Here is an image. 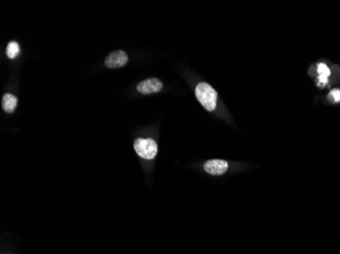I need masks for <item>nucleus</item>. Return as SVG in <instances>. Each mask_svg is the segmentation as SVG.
Wrapping results in <instances>:
<instances>
[{"label": "nucleus", "instance_id": "obj_1", "mask_svg": "<svg viewBox=\"0 0 340 254\" xmlns=\"http://www.w3.org/2000/svg\"><path fill=\"white\" fill-rule=\"evenodd\" d=\"M196 97L207 111H213L216 108L217 93L210 85L200 83L196 88Z\"/></svg>", "mask_w": 340, "mask_h": 254}, {"label": "nucleus", "instance_id": "obj_2", "mask_svg": "<svg viewBox=\"0 0 340 254\" xmlns=\"http://www.w3.org/2000/svg\"><path fill=\"white\" fill-rule=\"evenodd\" d=\"M134 148L136 153L146 160L154 159L158 152L157 143L152 138H137L134 142Z\"/></svg>", "mask_w": 340, "mask_h": 254}, {"label": "nucleus", "instance_id": "obj_3", "mask_svg": "<svg viewBox=\"0 0 340 254\" xmlns=\"http://www.w3.org/2000/svg\"><path fill=\"white\" fill-rule=\"evenodd\" d=\"M129 57L127 53L122 50H117L111 52L105 59V65L108 68H119L127 64Z\"/></svg>", "mask_w": 340, "mask_h": 254}, {"label": "nucleus", "instance_id": "obj_4", "mask_svg": "<svg viewBox=\"0 0 340 254\" xmlns=\"http://www.w3.org/2000/svg\"><path fill=\"white\" fill-rule=\"evenodd\" d=\"M162 88H163V84L161 81H159L158 79H149V80L141 82L138 85L137 90L139 93L143 95H149V94L160 92Z\"/></svg>", "mask_w": 340, "mask_h": 254}, {"label": "nucleus", "instance_id": "obj_5", "mask_svg": "<svg viewBox=\"0 0 340 254\" xmlns=\"http://www.w3.org/2000/svg\"><path fill=\"white\" fill-rule=\"evenodd\" d=\"M204 169L211 175L219 176L228 170V163L224 160H209L204 164Z\"/></svg>", "mask_w": 340, "mask_h": 254}, {"label": "nucleus", "instance_id": "obj_6", "mask_svg": "<svg viewBox=\"0 0 340 254\" xmlns=\"http://www.w3.org/2000/svg\"><path fill=\"white\" fill-rule=\"evenodd\" d=\"M18 99L13 94H6L3 97V109L7 113H13L16 110Z\"/></svg>", "mask_w": 340, "mask_h": 254}, {"label": "nucleus", "instance_id": "obj_7", "mask_svg": "<svg viewBox=\"0 0 340 254\" xmlns=\"http://www.w3.org/2000/svg\"><path fill=\"white\" fill-rule=\"evenodd\" d=\"M20 54V45L15 42L12 41L9 43L8 47H7V55L10 59H15L18 55Z\"/></svg>", "mask_w": 340, "mask_h": 254}, {"label": "nucleus", "instance_id": "obj_8", "mask_svg": "<svg viewBox=\"0 0 340 254\" xmlns=\"http://www.w3.org/2000/svg\"><path fill=\"white\" fill-rule=\"evenodd\" d=\"M318 72L320 74V76H325V77H329L330 76V69L328 68V66L324 63H320L318 65Z\"/></svg>", "mask_w": 340, "mask_h": 254}, {"label": "nucleus", "instance_id": "obj_9", "mask_svg": "<svg viewBox=\"0 0 340 254\" xmlns=\"http://www.w3.org/2000/svg\"><path fill=\"white\" fill-rule=\"evenodd\" d=\"M330 97L333 98L334 102H336V103L340 102V90H337V89L332 90V92L330 93Z\"/></svg>", "mask_w": 340, "mask_h": 254}, {"label": "nucleus", "instance_id": "obj_10", "mask_svg": "<svg viewBox=\"0 0 340 254\" xmlns=\"http://www.w3.org/2000/svg\"><path fill=\"white\" fill-rule=\"evenodd\" d=\"M328 82V78L325 77V76H319V85L320 86H325Z\"/></svg>", "mask_w": 340, "mask_h": 254}]
</instances>
